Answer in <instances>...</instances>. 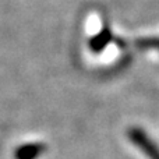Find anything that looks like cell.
Wrapping results in <instances>:
<instances>
[{
	"label": "cell",
	"mask_w": 159,
	"mask_h": 159,
	"mask_svg": "<svg viewBox=\"0 0 159 159\" xmlns=\"http://www.w3.org/2000/svg\"><path fill=\"white\" fill-rule=\"evenodd\" d=\"M129 138L133 144L138 147L149 159H159V148L148 138V135L140 129H131L129 131Z\"/></svg>",
	"instance_id": "6da1fadb"
},
{
	"label": "cell",
	"mask_w": 159,
	"mask_h": 159,
	"mask_svg": "<svg viewBox=\"0 0 159 159\" xmlns=\"http://www.w3.org/2000/svg\"><path fill=\"white\" fill-rule=\"evenodd\" d=\"M46 151V147L41 143L36 144H25L16 149L14 158L16 159H38L39 155Z\"/></svg>",
	"instance_id": "7a4b0ae2"
}]
</instances>
